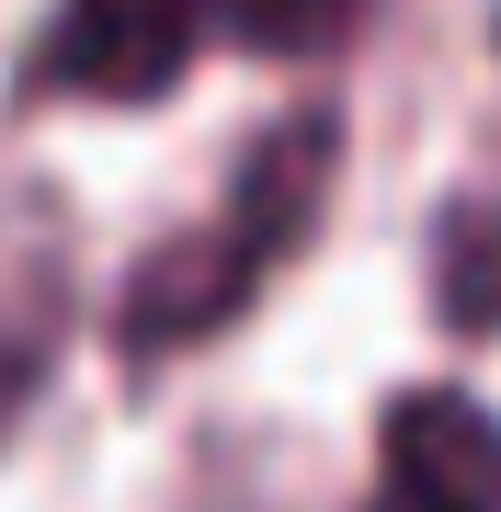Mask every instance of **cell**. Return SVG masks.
<instances>
[{
	"label": "cell",
	"mask_w": 501,
	"mask_h": 512,
	"mask_svg": "<svg viewBox=\"0 0 501 512\" xmlns=\"http://www.w3.org/2000/svg\"><path fill=\"white\" fill-rule=\"evenodd\" d=\"M217 46V0H57L46 35L23 46V103H171L194 80V57Z\"/></svg>",
	"instance_id": "2"
},
{
	"label": "cell",
	"mask_w": 501,
	"mask_h": 512,
	"mask_svg": "<svg viewBox=\"0 0 501 512\" xmlns=\"http://www.w3.org/2000/svg\"><path fill=\"white\" fill-rule=\"evenodd\" d=\"M331 183H342V114L331 103L274 114V126L240 148L217 217L171 228L126 274V296H114V353H126L137 376H160V365H183V353H205L217 330H240L262 296H274V274L319 239Z\"/></svg>",
	"instance_id": "1"
},
{
	"label": "cell",
	"mask_w": 501,
	"mask_h": 512,
	"mask_svg": "<svg viewBox=\"0 0 501 512\" xmlns=\"http://www.w3.org/2000/svg\"><path fill=\"white\" fill-rule=\"evenodd\" d=\"M46 353H57V262L0 274V421L46 387Z\"/></svg>",
	"instance_id": "6"
},
{
	"label": "cell",
	"mask_w": 501,
	"mask_h": 512,
	"mask_svg": "<svg viewBox=\"0 0 501 512\" xmlns=\"http://www.w3.org/2000/svg\"><path fill=\"white\" fill-rule=\"evenodd\" d=\"M422 296L445 342H501V183H456L422 251Z\"/></svg>",
	"instance_id": "4"
},
{
	"label": "cell",
	"mask_w": 501,
	"mask_h": 512,
	"mask_svg": "<svg viewBox=\"0 0 501 512\" xmlns=\"http://www.w3.org/2000/svg\"><path fill=\"white\" fill-rule=\"evenodd\" d=\"M376 0H217V46L240 57H342Z\"/></svg>",
	"instance_id": "5"
},
{
	"label": "cell",
	"mask_w": 501,
	"mask_h": 512,
	"mask_svg": "<svg viewBox=\"0 0 501 512\" xmlns=\"http://www.w3.org/2000/svg\"><path fill=\"white\" fill-rule=\"evenodd\" d=\"M353 512H501V410L467 387H399Z\"/></svg>",
	"instance_id": "3"
}]
</instances>
